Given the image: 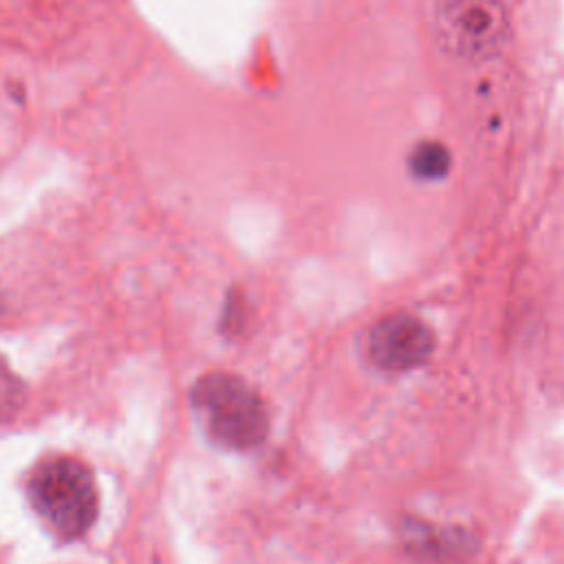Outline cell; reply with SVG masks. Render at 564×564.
Segmentation results:
<instances>
[{
    "mask_svg": "<svg viewBox=\"0 0 564 564\" xmlns=\"http://www.w3.org/2000/svg\"><path fill=\"white\" fill-rule=\"evenodd\" d=\"M26 494L40 520L59 538L84 535L97 518V487L90 469L77 458L42 460L26 482Z\"/></svg>",
    "mask_w": 564,
    "mask_h": 564,
    "instance_id": "6da1fadb",
    "label": "cell"
},
{
    "mask_svg": "<svg viewBox=\"0 0 564 564\" xmlns=\"http://www.w3.org/2000/svg\"><path fill=\"white\" fill-rule=\"evenodd\" d=\"M192 403L203 416L209 436L229 449H251L260 445L269 430V414L258 392L238 375H203Z\"/></svg>",
    "mask_w": 564,
    "mask_h": 564,
    "instance_id": "7a4b0ae2",
    "label": "cell"
},
{
    "mask_svg": "<svg viewBox=\"0 0 564 564\" xmlns=\"http://www.w3.org/2000/svg\"><path fill=\"white\" fill-rule=\"evenodd\" d=\"M438 31L452 51L485 55L502 42V7L496 0H443L438 7Z\"/></svg>",
    "mask_w": 564,
    "mask_h": 564,
    "instance_id": "3957f363",
    "label": "cell"
},
{
    "mask_svg": "<svg viewBox=\"0 0 564 564\" xmlns=\"http://www.w3.org/2000/svg\"><path fill=\"white\" fill-rule=\"evenodd\" d=\"M434 348L427 324L399 311L381 317L368 335V355L383 370H410L423 364Z\"/></svg>",
    "mask_w": 564,
    "mask_h": 564,
    "instance_id": "277c9868",
    "label": "cell"
},
{
    "mask_svg": "<svg viewBox=\"0 0 564 564\" xmlns=\"http://www.w3.org/2000/svg\"><path fill=\"white\" fill-rule=\"evenodd\" d=\"M26 388L22 379L0 357V423L9 421L24 403Z\"/></svg>",
    "mask_w": 564,
    "mask_h": 564,
    "instance_id": "5b68a950",
    "label": "cell"
},
{
    "mask_svg": "<svg viewBox=\"0 0 564 564\" xmlns=\"http://www.w3.org/2000/svg\"><path fill=\"white\" fill-rule=\"evenodd\" d=\"M412 159H414L412 165H414L416 174H421L425 178L438 176L447 167V152L438 143H432V145H425V148L416 150Z\"/></svg>",
    "mask_w": 564,
    "mask_h": 564,
    "instance_id": "8992f818",
    "label": "cell"
}]
</instances>
